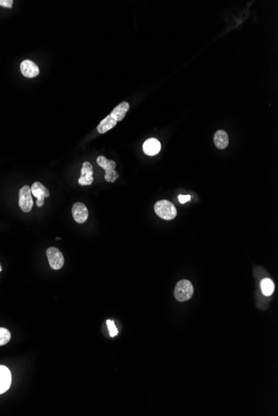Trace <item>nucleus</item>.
I'll return each instance as SVG.
<instances>
[{
	"instance_id": "f257e3e1",
	"label": "nucleus",
	"mask_w": 278,
	"mask_h": 416,
	"mask_svg": "<svg viewBox=\"0 0 278 416\" xmlns=\"http://www.w3.org/2000/svg\"><path fill=\"white\" fill-rule=\"evenodd\" d=\"M155 213L157 216L165 220H172L177 216V209L175 205L169 200H159L154 206Z\"/></svg>"
},
{
	"instance_id": "f03ea898",
	"label": "nucleus",
	"mask_w": 278,
	"mask_h": 416,
	"mask_svg": "<svg viewBox=\"0 0 278 416\" xmlns=\"http://www.w3.org/2000/svg\"><path fill=\"white\" fill-rule=\"evenodd\" d=\"M194 289L192 283L188 280H181L176 285L174 296L178 302H187L192 298Z\"/></svg>"
},
{
	"instance_id": "7ed1b4c3",
	"label": "nucleus",
	"mask_w": 278,
	"mask_h": 416,
	"mask_svg": "<svg viewBox=\"0 0 278 416\" xmlns=\"http://www.w3.org/2000/svg\"><path fill=\"white\" fill-rule=\"evenodd\" d=\"M97 163L100 167L103 168L105 170V180L110 183H113L116 181V179H118L120 174L115 170L116 169V162L113 161H110L106 158L105 156H98L97 159Z\"/></svg>"
},
{
	"instance_id": "20e7f679",
	"label": "nucleus",
	"mask_w": 278,
	"mask_h": 416,
	"mask_svg": "<svg viewBox=\"0 0 278 416\" xmlns=\"http://www.w3.org/2000/svg\"><path fill=\"white\" fill-rule=\"evenodd\" d=\"M19 205L22 211L24 213L30 212L33 206V200L30 187L28 186L22 187L19 191Z\"/></svg>"
},
{
	"instance_id": "39448f33",
	"label": "nucleus",
	"mask_w": 278,
	"mask_h": 416,
	"mask_svg": "<svg viewBox=\"0 0 278 416\" xmlns=\"http://www.w3.org/2000/svg\"><path fill=\"white\" fill-rule=\"evenodd\" d=\"M49 265L54 270H59L64 264V258L60 250L54 247H51L46 251Z\"/></svg>"
},
{
	"instance_id": "423d86ee",
	"label": "nucleus",
	"mask_w": 278,
	"mask_h": 416,
	"mask_svg": "<svg viewBox=\"0 0 278 416\" xmlns=\"http://www.w3.org/2000/svg\"><path fill=\"white\" fill-rule=\"evenodd\" d=\"M31 192L34 197L37 198V207H43L45 205V198L49 197L50 194H49V190L45 187L44 184H41L40 182H34L33 186L31 187Z\"/></svg>"
},
{
	"instance_id": "0eeeda50",
	"label": "nucleus",
	"mask_w": 278,
	"mask_h": 416,
	"mask_svg": "<svg viewBox=\"0 0 278 416\" xmlns=\"http://www.w3.org/2000/svg\"><path fill=\"white\" fill-rule=\"evenodd\" d=\"M94 182V170L90 163L85 161L81 169V176L78 179L80 186H90Z\"/></svg>"
},
{
	"instance_id": "6e6552de",
	"label": "nucleus",
	"mask_w": 278,
	"mask_h": 416,
	"mask_svg": "<svg viewBox=\"0 0 278 416\" xmlns=\"http://www.w3.org/2000/svg\"><path fill=\"white\" fill-rule=\"evenodd\" d=\"M73 219L78 223H84L89 218V210L86 205L81 202L75 203L72 208Z\"/></svg>"
},
{
	"instance_id": "1a4fd4ad",
	"label": "nucleus",
	"mask_w": 278,
	"mask_h": 416,
	"mask_svg": "<svg viewBox=\"0 0 278 416\" xmlns=\"http://www.w3.org/2000/svg\"><path fill=\"white\" fill-rule=\"evenodd\" d=\"M22 74L28 78H33L39 74V68L35 63L30 60H24L20 64Z\"/></svg>"
},
{
	"instance_id": "9d476101",
	"label": "nucleus",
	"mask_w": 278,
	"mask_h": 416,
	"mask_svg": "<svg viewBox=\"0 0 278 416\" xmlns=\"http://www.w3.org/2000/svg\"><path fill=\"white\" fill-rule=\"evenodd\" d=\"M11 382V372L6 366L0 365V394L5 393L10 388Z\"/></svg>"
},
{
	"instance_id": "9b49d317",
	"label": "nucleus",
	"mask_w": 278,
	"mask_h": 416,
	"mask_svg": "<svg viewBox=\"0 0 278 416\" xmlns=\"http://www.w3.org/2000/svg\"><path fill=\"white\" fill-rule=\"evenodd\" d=\"M143 150L147 156H156L161 150V143L158 140L149 138L143 143Z\"/></svg>"
},
{
	"instance_id": "f8f14e48",
	"label": "nucleus",
	"mask_w": 278,
	"mask_h": 416,
	"mask_svg": "<svg viewBox=\"0 0 278 416\" xmlns=\"http://www.w3.org/2000/svg\"><path fill=\"white\" fill-rule=\"evenodd\" d=\"M214 143L218 149H226L229 144V138L227 133L223 130H218L214 135Z\"/></svg>"
},
{
	"instance_id": "ddd939ff",
	"label": "nucleus",
	"mask_w": 278,
	"mask_h": 416,
	"mask_svg": "<svg viewBox=\"0 0 278 416\" xmlns=\"http://www.w3.org/2000/svg\"><path fill=\"white\" fill-rule=\"evenodd\" d=\"M129 104L126 102L120 103L117 105V107H115L114 109L112 110L110 116H112V118L118 121H121L126 116L127 112H129Z\"/></svg>"
},
{
	"instance_id": "4468645a",
	"label": "nucleus",
	"mask_w": 278,
	"mask_h": 416,
	"mask_svg": "<svg viewBox=\"0 0 278 416\" xmlns=\"http://www.w3.org/2000/svg\"><path fill=\"white\" fill-rule=\"evenodd\" d=\"M117 121L116 120H114L112 116L108 115L107 117L103 119V121H100V123L98 124L97 130L100 134H104V133L114 127L117 125Z\"/></svg>"
},
{
	"instance_id": "2eb2a0df",
	"label": "nucleus",
	"mask_w": 278,
	"mask_h": 416,
	"mask_svg": "<svg viewBox=\"0 0 278 416\" xmlns=\"http://www.w3.org/2000/svg\"><path fill=\"white\" fill-rule=\"evenodd\" d=\"M261 289L265 296H271L275 291V284L273 281L270 279H262L261 282Z\"/></svg>"
},
{
	"instance_id": "dca6fc26",
	"label": "nucleus",
	"mask_w": 278,
	"mask_h": 416,
	"mask_svg": "<svg viewBox=\"0 0 278 416\" xmlns=\"http://www.w3.org/2000/svg\"><path fill=\"white\" fill-rule=\"evenodd\" d=\"M11 339V334L10 331L6 328H0V347L5 346Z\"/></svg>"
},
{
	"instance_id": "f3484780",
	"label": "nucleus",
	"mask_w": 278,
	"mask_h": 416,
	"mask_svg": "<svg viewBox=\"0 0 278 416\" xmlns=\"http://www.w3.org/2000/svg\"><path fill=\"white\" fill-rule=\"evenodd\" d=\"M107 326H108L111 337H113L117 335L118 332H117V328H116V326H115L113 321H111V320H108V321H107Z\"/></svg>"
},
{
	"instance_id": "a211bd4d",
	"label": "nucleus",
	"mask_w": 278,
	"mask_h": 416,
	"mask_svg": "<svg viewBox=\"0 0 278 416\" xmlns=\"http://www.w3.org/2000/svg\"><path fill=\"white\" fill-rule=\"evenodd\" d=\"M13 0H0V6L11 9L13 7Z\"/></svg>"
},
{
	"instance_id": "6ab92c4d",
	"label": "nucleus",
	"mask_w": 278,
	"mask_h": 416,
	"mask_svg": "<svg viewBox=\"0 0 278 416\" xmlns=\"http://www.w3.org/2000/svg\"><path fill=\"white\" fill-rule=\"evenodd\" d=\"M178 200L180 201L181 204H185V203L191 200V196H188V195H187V196L180 195V196H178Z\"/></svg>"
},
{
	"instance_id": "aec40b11",
	"label": "nucleus",
	"mask_w": 278,
	"mask_h": 416,
	"mask_svg": "<svg viewBox=\"0 0 278 416\" xmlns=\"http://www.w3.org/2000/svg\"><path fill=\"white\" fill-rule=\"evenodd\" d=\"M1 271H2V266L0 264V272H1Z\"/></svg>"
},
{
	"instance_id": "412c9836",
	"label": "nucleus",
	"mask_w": 278,
	"mask_h": 416,
	"mask_svg": "<svg viewBox=\"0 0 278 416\" xmlns=\"http://www.w3.org/2000/svg\"><path fill=\"white\" fill-rule=\"evenodd\" d=\"M56 240H61V238H59V237L56 238Z\"/></svg>"
}]
</instances>
